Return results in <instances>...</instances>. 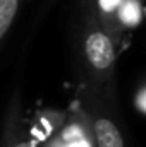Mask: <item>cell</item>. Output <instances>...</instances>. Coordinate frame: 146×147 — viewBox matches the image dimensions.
<instances>
[{
    "mask_svg": "<svg viewBox=\"0 0 146 147\" xmlns=\"http://www.w3.org/2000/svg\"><path fill=\"white\" fill-rule=\"evenodd\" d=\"M0 147H40L36 137L29 134L23 116V101L19 92H16L7 106Z\"/></svg>",
    "mask_w": 146,
    "mask_h": 147,
    "instance_id": "obj_3",
    "label": "cell"
},
{
    "mask_svg": "<svg viewBox=\"0 0 146 147\" xmlns=\"http://www.w3.org/2000/svg\"><path fill=\"white\" fill-rule=\"evenodd\" d=\"M55 2H57V0H46V3H45V7H43V12H45V10H46V9L50 7V5H53Z\"/></svg>",
    "mask_w": 146,
    "mask_h": 147,
    "instance_id": "obj_6",
    "label": "cell"
},
{
    "mask_svg": "<svg viewBox=\"0 0 146 147\" xmlns=\"http://www.w3.org/2000/svg\"><path fill=\"white\" fill-rule=\"evenodd\" d=\"M120 41L93 16L84 14L79 34V60L86 77V87L115 99V67Z\"/></svg>",
    "mask_w": 146,
    "mask_h": 147,
    "instance_id": "obj_1",
    "label": "cell"
},
{
    "mask_svg": "<svg viewBox=\"0 0 146 147\" xmlns=\"http://www.w3.org/2000/svg\"><path fill=\"white\" fill-rule=\"evenodd\" d=\"M132 105H134L136 111H138L141 116H145L146 115V89H145V84H139V87H138V91H136V96H134V99H132Z\"/></svg>",
    "mask_w": 146,
    "mask_h": 147,
    "instance_id": "obj_5",
    "label": "cell"
},
{
    "mask_svg": "<svg viewBox=\"0 0 146 147\" xmlns=\"http://www.w3.org/2000/svg\"><path fill=\"white\" fill-rule=\"evenodd\" d=\"M23 0H0V41L9 33Z\"/></svg>",
    "mask_w": 146,
    "mask_h": 147,
    "instance_id": "obj_4",
    "label": "cell"
},
{
    "mask_svg": "<svg viewBox=\"0 0 146 147\" xmlns=\"http://www.w3.org/2000/svg\"><path fill=\"white\" fill-rule=\"evenodd\" d=\"M84 116L89 123L95 147H127L115 115V99L86 87L81 98Z\"/></svg>",
    "mask_w": 146,
    "mask_h": 147,
    "instance_id": "obj_2",
    "label": "cell"
}]
</instances>
